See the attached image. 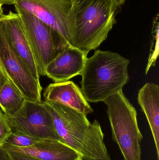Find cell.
<instances>
[{
	"label": "cell",
	"instance_id": "obj_1",
	"mask_svg": "<svg viewBox=\"0 0 159 160\" xmlns=\"http://www.w3.org/2000/svg\"><path fill=\"white\" fill-rule=\"evenodd\" d=\"M115 0H76L69 19V44L86 53L96 49L116 22Z\"/></svg>",
	"mask_w": 159,
	"mask_h": 160
},
{
	"label": "cell",
	"instance_id": "obj_2",
	"mask_svg": "<svg viewBox=\"0 0 159 160\" xmlns=\"http://www.w3.org/2000/svg\"><path fill=\"white\" fill-rule=\"evenodd\" d=\"M51 114L63 142L87 160L103 158L109 155L104 134L97 120L91 123L86 115L63 104L43 101Z\"/></svg>",
	"mask_w": 159,
	"mask_h": 160
},
{
	"label": "cell",
	"instance_id": "obj_3",
	"mask_svg": "<svg viewBox=\"0 0 159 160\" xmlns=\"http://www.w3.org/2000/svg\"><path fill=\"white\" fill-rule=\"evenodd\" d=\"M129 60L116 52L96 50L87 58L80 75L81 90L88 102H103L122 90L129 80Z\"/></svg>",
	"mask_w": 159,
	"mask_h": 160
},
{
	"label": "cell",
	"instance_id": "obj_4",
	"mask_svg": "<svg viewBox=\"0 0 159 160\" xmlns=\"http://www.w3.org/2000/svg\"><path fill=\"white\" fill-rule=\"evenodd\" d=\"M107 105L112 139L118 146L124 160H141L143 136L136 109L120 90L104 101Z\"/></svg>",
	"mask_w": 159,
	"mask_h": 160
},
{
	"label": "cell",
	"instance_id": "obj_5",
	"mask_svg": "<svg viewBox=\"0 0 159 160\" xmlns=\"http://www.w3.org/2000/svg\"><path fill=\"white\" fill-rule=\"evenodd\" d=\"M41 76L47 65L69 45L53 28L31 13L15 6Z\"/></svg>",
	"mask_w": 159,
	"mask_h": 160
},
{
	"label": "cell",
	"instance_id": "obj_6",
	"mask_svg": "<svg viewBox=\"0 0 159 160\" xmlns=\"http://www.w3.org/2000/svg\"><path fill=\"white\" fill-rule=\"evenodd\" d=\"M8 118L13 132H19L38 140L62 142L51 114L43 101L26 100L20 110Z\"/></svg>",
	"mask_w": 159,
	"mask_h": 160
},
{
	"label": "cell",
	"instance_id": "obj_7",
	"mask_svg": "<svg viewBox=\"0 0 159 160\" xmlns=\"http://www.w3.org/2000/svg\"><path fill=\"white\" fill-rule=\"evenodd\" d=\"M0 66L26 99L42 101V87L40 81L35 78L27 65L14 51L1 26Z\"/></svg>",
	"mask_w": 159,
	"mask_h": 160
},
{
	"label": "cell",
	"instance_id": "obj_8",
	"mask_svg": "<svg viewBox=\"0 0 159 160\" xmlns=\"http://www.w3.org/2000/svg\"><path fill=\"white\" fill-rule=\"evenodd\" d=\"M75 1L17 0L15 5L31 13L53 28L69 44V17Z\"/></svg>",
	"mask_w": 159,
	"mask_h": 160
},
{
	"label": "cell",
	"instance_id": "obj_9",
	"mask_svg": "<svg viewBox=\"0 0 159 160\" xmlns=\"http://www.w3.org/2000/svg\"><path fill=\"white\" fill-rule=\"evenodd\" d=\"M0 26L14 51L27 65L35 78L40 81L39 69L18 14L11 11L7 15L3 14Z\"/></svg>",
	"mask_w": 159,
	"mask_h": 160
},
{
	"label": "cell",
	"instance_id": "obj_10",
	"mask_svg": "<svg viewBox=\"0 0 159 160\" xmlns=\"http://www.w3.org/2000/svg\"><path fill=\"white\" fill-rule=\"evenodd\" d=\"M87 54L69 45L47 65L45 76L57 83L69 81L80 75L84 68Z\"/></svg>",
	"mask_w": 159,
	"mask_h": 160
},
{
	"label": "cell",
	"instance_id": "obj_11",
	"mask_svg": "<svg viewBox=\"0 0 159 160\" xmlns=\"http://www.w3.org/2000/svg\"><path fill=\"white\" fill-rule=\"evenodd\" d=\"M4 150L17 152L41 160H80V154L59 141L41 140L28 147L4 144Z\"/></svg>",
	"mask_w": 159,
	"mask_h": 160
},
{
	"label": "cell",
	"instance_id": "obj_12",
	"mask_svg": "<svg viewBox=\"0 0 159 160\" xmlns=\"http://www.w3.org/2000/svg\"><path fill=\"white\" fill-rule=\"evenodd\" d=\"M43 96L44 101L60 103L86 115L93 112L81 89L72 81L50 84L45 89Z\"/></svg>",
	"mask_w": 159,
	"mask_h": 160
},
{
	"label": "cell",
	"instance_id": "obj_13",
	"mask_svg": "<svg viewBox=\"0 0 159 160\" xmlns=\"http://www.w3.org/2000/svg\"><path fill=\"white\" fill-rule=\"evenodd\" d=\"M137 99L149 123L159 160V86L146 83L138 91Z\"/></svg>",
	"mask_w": 159,
	"mask_h": 160
},
{
	"label": "cell",
	"instance_id": "obj_14",
	"mask_svg": "<svg viewBox=\"0 0 159 160\" xmlns=\"http://www.w3.org/2000/svg\"><path fill=\"white\" fill-rule=\"evenodd\" d=\"M26 100L10 80L5 84L0 91V107L7 117L20 110Z\"/></svg>",
	"mask_w": 159,
	"mask_h": 160
},
{
	"label": "cell",
	"instance_id": "obj_15",
	"mask_svg": "<svg viewBox=\"0 0 159 160\" xmlns=\"http://www.w3.org/2000/svg\"><path fill=\"white\" fill-rule=\"evenodd\" d=\"M41 140L35 139L19 132L14 131L10 134L4 144L18 147H28Z\"/></svg>",
	"mask_w": 159,
	"mask_h": 160
},
{
	"label": "cell",
	"instance_id": "obj_16",
	"mask_svg": "<svg viewBox=\"0 0 159 160\" xmlns=\"http://www.w3.org/2000/svg\"><path fill=\"white\" fill-rule=\"evenodd\" d=\"M153 39L150 48V55L146 68V74H147L150 68L155 66L159 55V22L158 19L154 22L153 28Z\"/></svg>",
	"mask_w": 159,
	"mask_h": 160
},
{
	"label": "cell",
	"instance_id": "obj_17",
	"mask_svg": "<svg viewBox=\"0 0 159 160\" xmlns=\"http://www.w3.org/2000/svg\"><path fill=\"white\" fill-rule=\"evenodd\" d=\"M8 117L0 110V146H2L12 133Z\"/></svg>",
	"mask_w": 159,
	"mask_h": 160
},
{
	"label": "cell",
	"instance_id": "obj_18",
	"mask_svg": "<svg viewBox=\"0 0 159 160\" xmlns=\"http://www.w3.org/2000/svg\"><path fill=\"white\" fill-rule=\"evenodd\" d=\"M4 151L7 160H41L17 152L5 150Z\"/></svg>",
	"mask_w": 159,
	"mask_h": 160
},
{
	"label": "cell",
	"instance_id": "obj_19",
	"mask_svg": "<svg viewBox=\"0 0 159 160\" xmlns=\"http://www.w3.org/2000/svg\"><path fill=\"white\" fill-rule=\"evenodd\" d=\"M9 81L8 78L0 66V91L2 87L7 82Z\"/></svg>",
	"mask_w": 159,
	"mask_h": 160
},
{
	"label": "cell",
	"instance_id": "obj_20",
	"mask_svg": "<svg viewBox=\"0 0 159 160\" xmlns=\"http://www.w3.org/2000/svg\"><path fill=\"white\" fill-rule=\"evenodd\" d=\"M17 0H0L1 4L15 5Z\"/></svg>",
	"mask_w": 159,
	"mask_h": 160
},
{
	"label": "cell",
	"instance_id": "obj_21",
	"mask_svg": "<svg viewBox=\"0 0 159 160\" xmlns=\"http://www.w3.org/2000/svg\"><path fill=\"white\" fill-rule=\"evenodd\" d=\"M0 160H7L5 152L2 146H0Z\"/></svg>",
	"mask_w": 159,
	"mask_h": 160
},
{
	"label": "cell",
	"instance_id": "obj_22",
	"mask_svg": "<svg viewBox=\"0 0 159 160\" xmlns=\"http://www.w3.org/2000/svg\"><path fill=\"white\" fill-rule=\"evenodd\" d=\"M80 160H111V157H110V155H108L106 157H105L104 158L101 159H92V160H87L85 159L82 158V159Z\"/></svg>",
	"mask_w": 159,
	"mask_h": 160
},
{
	"label": "cell",
	"instance_id": "obj_23",
	"mask_svg": "<svg viewBox=\"0 0 159 160\" xmlns=\"http://www.w3.org/2000/svg\"><path fill=\"white\" fill-rule=\"evenodd\" d=\"M116 1L117 3L120 6L124 4L125 2H126V0H115Z\"/></svg>",
	"mask_w": 159,
	"mask_h": 160
},
{
	"label": "cell",
	"instance_id": "obj_24",
	"mask_svg": "<svg viewBox=\"0 0 159 160\" xmlns=\"http://www.w3.org/2000/svg\"><path fill=\"white\" fill-rule=\"evenodd\" d=\"M2 5L0 4V18H1L2 15L3 14V10L2 8Z\"/></svg>",
	"mask_w": 159,
	"mask_h": 160
}]
</instances>
